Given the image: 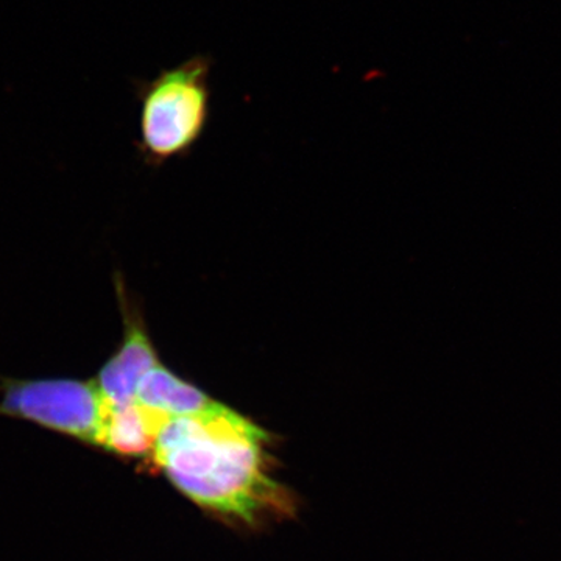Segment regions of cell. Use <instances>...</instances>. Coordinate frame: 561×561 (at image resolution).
Segmentation results:
<instances>
[{"instance_id":"1","label":"cell","mask_w":561,"mask_h":561,"mask_svg":"<svg viewBox=\"0 0 561 561\" xmlns=\"http://www.w3.org/2000/svg\"><path fill=\"white\" fill-rule=\"evenodd\" d=\"M267 442L264 430L216 402L198 415L168 420L153 459L195 504L253 522L279 496L278 483L265 470Z\"/></svg>"},{"instance_id":"2","label":"cell","mask_w":561,"mask_h":561,"mask_svg":"<svg viewBox=\"0 0 561 561\" xmlns=\"http://www.w3.org/2000/svg\"><path fill=\"white\" fill-rule=\"evenodd\" d=\"M208 55H194L154 79L139 83L140 149L150 161H165L190 150L209 116Z\"/></svg>"},{"instance_id":"3","label":"cell","mask_w":561,"mask_h":561,"mask_svg":"<svg viewBox=\"0 0 561 561\" xmlns=\"http://www.w3.org/2000/svg\"><path fill=\"white\" fill-rule=\"evenodd\" d=\"M108 404L98 383L76 379L7 381L0 413L21 416L70 437L95 443Z\"/></svg>"},{"instance_id":"4","label":"cell","mask_w":561,"mask_h":561,"mask_svg":"<svg viewBox=\"0 0 561 561\" xmlns=\"http://www.w3.org/2000/svg\"><path fill=\"white\" fill-rule=\"evenodd\" d=\"M117 289L125 319L124 341L103 365L98 378L99 390L110 408H124L135 402L140 379L160 364L146 324L128 305L124 287L117 286Z\"/></svg>"},{"instance_id":"5","label":"cell","mask_w":561,"mask_h":561,"mask_svg":"<svg viewBox=\"0 0 561 561\" xmlns=\"http://www.w3.org/2000/svg\"><path fill=\"white\" fill-rule=\"evenodd\" d=\"M169 416L135 401L124 408H110L103 420L98 445L125 457L153 451L158 435Z\"/></svg>"},{"instance_id":"6","label":"cell","mask_w":561,"mask_h":561,"mask_svg":"<svg viewBox=\"0 0 561 561\" xmlns=\"http://www.w3.org/2000/svg\"><path fill=\"white\" fill-rule=\"evenodd\" d=\"M136 401L153 411L164 413L169 419L198 415L217 402L205 391L183 381L161 364L151 368L140 379Z\"/></svg>"}]
</instances>
